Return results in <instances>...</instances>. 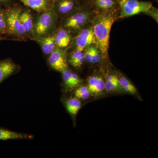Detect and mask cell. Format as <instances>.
<instances>
[{
  "instance_id": "6da1fadb",
  "label": "cell",
  "mask_w": 158,
  "mask_h": 158,
  "mask_svg": "<svg viewBox=\"0 0 158 158\" xmlns=\"http://www.w3.org/2000/svg\"><path fill=\"white\" fill-rule=\"evenodd\" d=\"M112 10L106 11L98 15L92 27L95 43L102 58L108 56L110 33L116 18Z\"/></svg>"
},
{
  "instance_id": "7a4b0ae2",
  "label": "cell",
  "mask_w": 158,
  "mask_h": 158,
  "mask_svg": "<svg viewBox=\"0 0 158 158\" xmlns=\"http://www.w3.org/2000/svg\"><path fill=\"white\" fill-rule=\"evenodd\" d=\"M22 9L19 6H11L5 9L7 34L21 39L28 37L19 18Z\"/></svg>"
},
{
  "instance_id": "3957f363",
  "label": "cell",
  "mask_w": 158,
  "mask_h": 158,
  "mask_svg": "<svg viewBox=\"0 0 158 158\" xmlns=\"http://www.w3.org/2000/svg\"><path fill=\"white\" fill-rule=\"evenodd\" d=\"M56 14L54 9L50 8L37 16L34 22L35 39L45 37L53 29L56 21Z\"/></svg>"
},
{
  "instance_id": "277c9868",
  "label": "cell",
  "mask_w": 158,
  "mask_h": 158,
  "mask_svg": "<svg viewBox=\"0 0 158 158\" xmlns=\"http://www.w3.org/2000/svg\"><path fill=\"white\" fill-rule=\"evenodd\" d=\"M120 9L118 18L130 17L141 13H144L152 6L149 2L138 0H116Z\"/></svg>"
},
{
  "instance_id": "5b68a950",
  "label": "cell",
  "mask_w": 158,
  "mask_h": 158,
  "mask_svg": "<svg viewBox=\"0 0 158 158\" xmlns=\"http://www.w3.org/2000/svg\"><path fill=\"white\" fill-rule=\"evenodd\" d=\"M71 14L64 21V26L73 31L81 30L90 19V12L87 9H79Z\"/></svg>"
},
{
  "instance_id": "8992f818",
  "label": "cell",
  "mask_w": 158,
  "mask_h": 158,
  "mask_svg": "<svg viewBox=\"0 0 158 158\" xmlns=\"http://www.w3.org/2000/svg\"><path fill=\"white\" fill-rule=\"evenodd\" d=\"M50 55L48 63L53 69L62 73L68 68L66 52L65 51L56 47Z\"/></svg>"
},
{
  "instance_id": "52a82bcc",
  "label": "cell",
  "mask_w": 158,
  "mask_h": 158,
  "mask_svg": "<svg viewBox=\"0 0 158 158\" xmlns=\"http://www.w3.org/2000/svg\"><path fill=\"white\" fill-rule=\"evenodd\" d=\"M94 43L95 40L92 28L83 29L76 38V49L84 51L86 48Z\"/></svg>"
},
{
  "instance_id": "ba28073f",
  "label": "cell",
  "mask_w": 158,
  "mask_h": 158,
  "mask_svg": "<svg viewBox=\"0 0 158 158\" xmlns=\"http://www.w3.org/2000/svg\"><path fill=\"white\" fill-rule=\"evenodd\" d=\"M20 69L19 65L15 64L11 59L0 60V85L4 81Z\"/></svg>"
},
{
  "instance_id": "9c48e42d",
  "label": "cell",
  "mask_w": 158,
  "mask_h": 158,
  "mask_svg": "<svg viewBox=\"0 0 158 158\" xmlns=\"http://www.w3.org/2000/svg\"><path fill=\"white\" fill-rule=\"evenodd\" d=\"M54 2L55 12L62 15L71 13L79 5V0H57Z\"/></svg>"
},
{
  "instance_id": "30bf717a",
  "label": "cell",
  "mask_w": 158,
  "mask_h": 158,
  "mask_svg": "<svg viewBox=\"0 0 158 158\" xmlns=\"http://www.w3.org/2000/svg\"><path fill=\"white\" fill-rule=\"evenodd\" d=\"M19 18L27 37L32 39H35L34 22L30 10L28 9L22 10Z\"/></svg>"
},
{
  "instance_id": "8fae6325",
  "label": "cell",
  "mask_w": 158,
  "mask_h": 158,
  "mask_svg": "<svg viewBox=\"0 0 158 158\" xmlns=\"http://www.w3.org/2000/svg\"><path fill=\"white\" fill-rule=\"evenodd\" d=\"M62 73L64 88L66 91L73 90L82 83L80 77L76 73L72 72L68 68L63 71Z\"/></svg>"
},
{
  "instance_id": "7c38bea8",
  "label": "cell",
  "mask_w": 158,
  "mask_h": 158,
  "mask_svg": "<svg viewBox=\"0 0 158 158\" xmlns=\"http://www.w3.org/2000/svg\"><path fill=\"white\" fill-rule=\"evenodd\" d=\"M34 136L23 133L17 132L0 127V140L6 141L9 140H32Z\"/></svg>"
},
{
  "instance_id": "4fadbf2b",
  "label": "cell",
  "mask_w": 158,
  "mask_h": 158,
  "mask_svg": "<svg viewBox=\"0 0 158 158\" xmlns=\"http://www.w3.org/2000/svg\"><path fill=\"white\" fill-rule=\"evenodd\" d=\"M88 87L90 94H97L105 90V81L101 77L93 76L88 80Z\"/></svg>"
},
{
  "instance_id": "5bb4252c",
  "label": "cell",
  "mask_w": 158,
  "mask_h": 158,
  "mask_svg": "<svg viewBox=\"0 0 158 158\" xmlns=\"http://www.w3.org/2000/svg\"><path fill=\"white\" fill-rule=\"evenodd\" d=\"M25 6L33 10L42 12L50 9L49 0H20Z\"/></svg>"
},
{
  "instance_id": "9a60e30c",
  "label": "cell",
  "mask_w": 158,
  "mask_h": 158,
  "mask_svg": "<svg viewBox=\"0 0 158 158\" xmlns=\"http://www.w3.org/2000/svg\"><path fill=\"white\" fill-rule=\"evenodd\" d=\"M71 40V37L68 31L61 29L57 31L55 35V41L56 47L62 48L69 45Z\"/></svg>"
},
{
  "instance_id": "2e32d148",
  "label": "cell",
  "mask_w": 158,
  "mask_h": 158,
  "mask_svg": "<svg viewBox=\"0 0 158 158\" xmlns=\"http://www.w3.org/2000/svg\"><path fill=\"white\" fill-rule=\"evenodd\" d=\"M36 40H38L43 52L46 55H50L56 47L55 35L39 37Z\"/></svg>"
},
{
  "instance_id": "e0dca14e",
  "label": "cell",
  "mask_w": 158,
  "mask_h": 158,
  "mask_svg": "<svg viewBox=\"0 0 158 158\" xmlns=\"http://www.w3.org/2000/svg\"><path fill=\"white\" fill-rule=\"evenodd\" d=\"M65 106L68 113L72 116L77 115L81 107V102L77 98H71L65 100Z\"/></svg>"
},
{
  "instance_id": "ac0fdd59",
  "label": "cell",
  "mask_w": 158,
  "mask_h": 158,
  "mask_svg": "<svg viewBox=\"0 0 158 158\" xmlns=\"http://www.w3.org/2000/svg\"><path fill=\"white\" fill-rule=\"evenodd\" d=\"M92 4L97 9L104 11L113 10L118 5L116 0H94Z\"/></svg>"
},
{
  "instance_id": "d6986e66",
  "label": "cell",
  "mask_w": 158,
  "mask_h": 158,
  "mask_svg": "<svg viewBox=\"0 0 158 158\" xmlns=\"http://www.w3.org/2000/svg\"><path fill=\"white\" fill-rule=\"evenodd\" d=\"M85 61V52L76 49L71 55L69 62L73 67L78 68L83 65Z\"/></svg>"
},
{
  "instance_id": "ffe728a7",
  "label": "cell",
  "mask_w": 158,
  "mask_h": 158,
  "mask_svg": "<svg viewBox=\"0 0 158 158\" xmlns=\"http://www.w3.org/2000/svg\"><path fill=\"white\" fill-rule=\"evenodd\" d=\"M118 77L115 75H110L107 77L105 81V89L109 92L114 91L120 88Z\"/></svg>"
},
{
  "instance_id": "44dd1931",
  "label": "cell",
  "mask_w": 158,
  "mask_h": 158,
  "mask_svg": "<svg viewBox=\"0 0 158 158\" xmlns=\"http://www.w3.org/2000/svg\"><path fill=\"white\" fill-rule=\"evenodd\" d=\"M118 81L120 87L126 92L131 94H135L137 93V90L135 87L126 78L121 77L118 78Z\"/></svg>"
},
{
  "instance_id": "7402d4cb",
  "label": "cell",
  "mask_w": 158,
  "mask_h": 158,
  "mask_svg": "<svg viewBox=\"0 0 158 158\" xmlns=\"http://www.w3.org/2000/svg\"><path fill=\"white\" fill-rule=\"evenodd\" d=\"M7 34V27L5 9L0 6V34Z\"/></svg>"
},
{
  "instance_id": "603a6c76",
  "label": "cell",
  "mask_w": 158,
  "mask_h": 158,
  "mask_svg": "<svg viewBox=\"0 0 158 158\" xmlns=\"http://www.w3.org/2000/svg\"><path fill=\"white\" fill-rule=\"evenodd\" d=\"M101 58V54L98 48L97 47L94 46L92 59H91L90 63H93V64L98 63L100 61Z\"/></svg>"
},
{
  "instance_id": "cb8c5ba5",
  "label": "cell",
  "mask_w": 158,
  "mask_h": 158,
  "mask_svg": "<svg viewBox=\"0 0 158 158\" xmlns=\"http://www.w3.org/2000/svg\"><path fill=\"white\" fill-rule=\"evenodd\" d=\"M144 13L149 15V16H151L158 23V10L157 9L152 6L147 11H145Z\"/></svg>"
},
{
  "instance_id": "d4e9b609",
  "label": "cell",
  "mask_w": 158,
  "mask_h": 158,
  "mask_svg": "<svg viewBox=\"0 0 158 158\" xmlns=\"http://www.w3.org/2000/svg\"><path fill=\"white\" fill-rule=\"evenodd\" d=\"M9 1H10V0H0V4L8 2Z\"/></svg>"
},
{
  "instance_id": "484cf974",
  "label": "cell",
  "mask_w": 158,
  "mask_h": 158,
  "mask_svg": "<svg viewBox=\"0 0 158 158\" xmlns=\"http://www.w3.org/2000/svg\"><path fill=\"white\" fill-rule=\"evenodd\" d=\"M8 40V38H6V37H2V36H0V41H2V40Z\"/></svg>"
},
{
  "instance_id": "4316f807",
  "label": "cell",
  "mask_w": 158,
  "mask_h": 158,
  "mask_svg": "<svg viewBox=\"0 0 158 158\" xmlns=\"http://www.w3.org/2000/svg\"><path fill=\"white\" fill-rule=\"evenodd\" d=\"M156 2H158V0H156Z\"/></svg>"
},
{
  "instance_id": "83f0119b",
  "label": "cell",
  "mask_w": 158,
  "mask_h": 158,
  "mask_svg": "<svg viewBox=\"0 0 158 158\" xmlns=\"http://www.w3.org/2000/svg\"><path fill=\"white\" fill-rule=\"evenodd\" d=\"M53 1H54V2H55V1H57V0H53Z\"/></svg>"
}]
</instances>
